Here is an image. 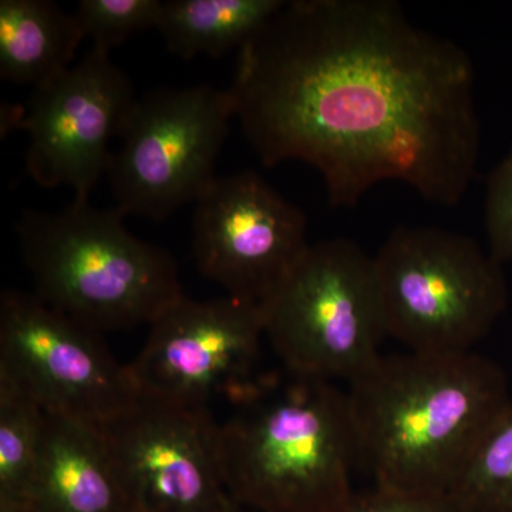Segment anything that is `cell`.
I'll return each mask as SVG.
<instances>
[{
    "instance_id": "1",
    "label": "cell",
    "mask_w": 512,
    "mask_h": 512,
    "mask_svg": "<svg viewBox=\"0 0 512 512\" xmlns=\"http://www.w3.org/2000/svg\"><path fill=\"white\" fill-rule=\"evenodd\" d=\"M473 62L392 0H291L238 50L227 92L265 167L302 161L329 204L400 181L454 207L477 175Z\"/></svg>"
},
{
    "instance_id": "2",
    "label": "cell",
    "mask_w": 512,
    "mask_h": 512,
    "mask_svg": "<svg viewBox=\"0 0 512 512\" xmlns=\"http://www.w3.org/2000/svg\"><path fill=\"white\" fill-rule=\"evenodd\" d=\"M348 384L357 466L400 493L451 494L512 402L504 370L474 352L382 355Z\"/></svg>"
},
{
    "instance_id": "3",
    "label": "cell",
    "mask_w": 512,
    "mask_h": 512,
    "mask_svg": "<svg viewBox=\"0 0 512 512\" xmlns=\"http://www.w3.org/2000/svg\"><path fill=\"white\" fill-rule=\"evenodd\" d=\"M286 375L269 373L220 424L225 483L252 512H330L353 493L348 394Z\"/></svg>"
},
{
    "instance_id": "4",
    "label": "cell",
    "mask_w": 512,
    "mask_h": 512,
    "mask_svg": "<svg viewBox=\"0 0 512 512\" xmlns=\"http://www.w3.org/2000/svg\"><path fill=\"white\" fill-rule=\"evenodd\" d=\"M16 235L37 298L101 333L150 325L184 293L173 255L134 237L116 207L26 210Z\"/></svg>"
},
{
    "instance_id": "5",
    "label": "cell",
    "mask_w": 512,
    "mask_h": 512,
    "mask_svg": "<svg viewBox=\"0 0 512 512\" xmlns=\"http://www.w3.org/2000/svg\"><path fill=\"white\" fill-rule=\"evenodd\" d=\"M373 261L387 338L410 352H473L507 309L503 265L466 235L399 227Z\"/></svg>"
},
{
    "instance_id": "6",
    "label": "cell",
    "mask_w": 512,
    "mask_h": 512,
    "mask_svg": "<svg viewBox=\"0 0 512 512\" xmlns=\"http://www.w3.org/2000/svg\"><path fill=\"white\" fill-rule=\"evenodd\" d=\"M261 309L265 338L289 375L350 383L382 356L375 261L349 239L309 245Z\"/></svg>"
},
{
    "instance_id": "7",
    "label": "cell",
    "mask_w": 512,
    "mask_h": 512,
    "mask_svg": "<svg viewBox=\"0 0 512 512\" xmlns=\"http://www.w3.org/2000/svg\"><path fill=\"white\" fill-rule=\"evenodd\" d=\"M234 119L227 90L210 84L157 89L128 110L107 177L124 215L163 221L214 183Z\"/></svg>"
},
{
    "instance_id": "8",
    "label": "cell",
    "mask_w": 512,
    "mask_h": 512,
    "mask_svg": "<svg viewBox=\"0 0 512 512\" xmlns=\"http://www.w3.org/2000/svg\"><path fill=\"white\" fill-rule=\"evenodd\" d=\"M0 373L47 414L104 426L138 400L99 330L57 311L33 292L0 295Z\"/></svg>"
},
{
    "instance_id": "9",
    "label": "cell",
    "mask_w": 512,
    "mask_h": 512,
    "mask_svg": "<svg viewBox=\"0 0 512 512\" xmlns=\"http://www.w3.org/2000/svg\"><path fill=\"white\" fill-rule=\"evenodd\" d=\"M127 369L138 396L210 407L238 402L269 373L262 370L261 306L232 296L197 301L185 293L153 322Z\"/></svg>"
},
{
    "instance_id": "10",
    "label": "cell",
    "mask_w": 512,
    "mask_h": 512,
    "mask_svg": "<svg viewBox=\"0 0 512 512\" xmlns=\"http://www.w3.org/2000/svg\"><path fill=\"white\" fill-rule=\"evenodd\" d=\"M138 512H238L210 407L136 403L100 426Z\"/></svg>"
},
{
    "instance_id": "11",
    "label": "cell",
    "mask_w": 512,
    "mask_h": 512,
    "mask_svg": "<svg viewBox=\"0 0 512 512\" xmlns=\"http://www.w3.org/2000/svg\"><path fill=\"white\" fill-rule=\"evenodd\" d=\"M308 220L254 171L217 177L195 202L192 255L228 296L261 306L308 251Z\"/></svg>"
},
{
    "instance_id": "12",
    "label": "cell",
    "mask_w": 512,
    "mask_h": 512,
    "mask_svg": "<svg viewBox=\"0 0 512 512\" xmlns=\"http://www.w3.org/2000/svg\"><path fill=\"white\" fill-rule=\"evenodd\" d=\"M136 99L110 53L90 47L66 72L33 89L28 107L20 109L16 127L29 137V177L45 188H70L74 201H89Z\"/></svg>"
},
{
    "instance_id": "13",
    "label": "cell",
    "mask_w": 512,
    "mask_h": 512,
    "mask_svg": "<svg viewBox=\"0 0 512 512\" xmlns=\"http://www.w3.org/2000/svg\"><path fill=\"white\" fill-rule=\"evenodd\" d=\"M35 512H138L100 426L46 413Z\"/></svg>"
},
{
    "instance_id": "14",
    "label": "cell",
    "mask_w": 512,
    "mask_h": 512,
    "mask_svg": "<svg viewBox=\"0 0 512 512\" xmlns=\"http://www.w3.org/2000/svg\"><path fill=\"white\" fill-rule=\"evenodd\" d=\"M84 37L76 16L49 0L0 2V77L33 89L73 66Z\"/></svg>"
},
{
    "instance_id": "15",
    "label": "cell",
    "mask_w": 512,
    "mask_h": 512,
    "mask_svg": "<svg viewBox=\"0 0 512 512\" xmlns=\"http://www.w3.org/2000/svg\"><path fill=\"white\" fill-rule=\"evenodd\" d=\"M285 0H167L157 30L173 55L184 60L221 57L241 49Z\"/></svg>"
},
{
    "instance_id": "16",
    "label": "cell",
    "mask_w": 512,
    "mask_h": 512,
    "mask_svg": "<svg viewBox=\"0 0 512 512\" xmlns=\"http://www.w3.org/2000/svg\"><path fill=\"white\" fill-rule=\"evenodd\" d=\"M46 413L18 383L0 373V490L30 498Z\"/></svg>"
},
{
    "instance_id": "17",
    "label": "cell",
    "mask_w": 512,
    "mask_h": 512,
    "mask_svg": "<svg viewBox=\"0 0 512 512\" xmlns=\"http://www.w3.org/2000/svg\"><path fill=\"white\" fill-rule=\"evenodd\" d=\"M451 495L470 512H512V402L481 441Z\"/></svg>"
},
{
    "instance_id": "18",
    "label": "cell",
    "mask_w": 512,
    "mask_h": 512,
    "mask_svg": "<svg viewBox=\"0 0 512 512\" xmlns=\"http://www.w3.org/2000/svg\"><path fill=\"white\" fill-rule=\"evenodd\" d=\"M161 6V0H82L74 16L92 46L110 53L128 37L157 29Z\"/></svg>"
},
{
    "instance_id": "19",
    "label": "cell",
    "mask_w": 512,
    "mask_h": 512,
    "mask_svg": "<svg viewBox=\"0 0 512 512\" xmlns=\"http://www.w3.org/2000/svg\"><path fill=\"white\" fill-rule=\"evenodd\" d=\"M485 229L490 255L501 265L512 262V148L488 178Z\"/></svg>"
},
{
    "instance_id": "20",
    "label": "cell",
    "mask_w": 512,
    "mask_h": 512,
    "mask_svg": "<svg viewBox=\"0 0 512 512\" xmlns=\"http://www.w3.org/2000/svg\"><path fill=\"white\" fill-rule=\"evenodd\" d=\"M330 512H470L451 494H413L373 487L352 494Z\"/></svg>"
},
{
    "instance_id": "21",
    "label": "cell",
    "mask_w": 512,
    "mask_h": 512,
    "mask_svg": "<svg viewBox=\"0 0 512 512\" xmlns=\"http://www.w3.org/2000/svg\"><path fill=\"white\" fill-rule=\"evenodd\" d=\"M238 512H252V511H244V510H242V508H241V510H239Z\"/></svg>"
}]
</instances>
